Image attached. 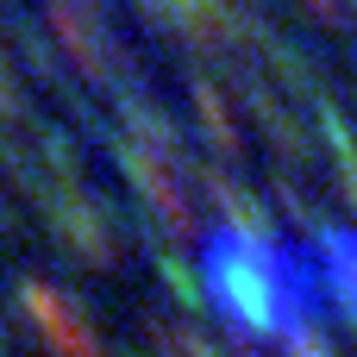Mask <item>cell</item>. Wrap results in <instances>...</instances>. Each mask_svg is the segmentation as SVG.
<instances>
[{
    "instance_id": "1",
    "label": "cell",
    "mask_w": 357,
    "mask_h": 357,
    "mask_svg": "<svg viewBox=\"0 0 357 357\" xmlns=\"http://www.w3.org/2000/svg\"><path fill=\"white\" fill-rule=\"evenodd\" d=\"M201 282H207L213 314L245 339L301 345L326 320H339L326 264H320V238L301 245V238H276L257 226H220L201 245Z\"/></svg>"
}]
</instances>
